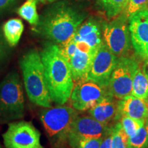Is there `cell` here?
<instances>
[{
  "label": "cell",
  "mask_w": 148,
  "mask_h": 148,
  "mask_svg": "<svg viewBox=\"0 0 148 148\" xmlns=\"http://www.w3.org/2000/svg\"><path fill=\"white\" fill-rule=\"evenodd\" d=\"M47 86L51 100L62 105L70 99L74 86L71 67L60 48L47 43L40 52Z\"/></svg>",
  "instance_id": "1"
},
{
  "label": "cell",
  "mask_w": 148,
  "mask_h": 148,
  "mask_svg": "<svg viewBox=\"0 0 148 148\" xmlns=\"http://www.w3.org/2000/svg\"><path fill=\"white\" fill-rule=\"evenodd\" d=\"M84 18V14L73 7L58 3L39 20L38 32L51 41L62 44L75 34Z\"/></svg>",
  "instance_id": "2"
},
{
  "label": "cell",
  "mask_w": 148,
  "mask_h": 148,
  "mask_svg": "<svg viewBox=\"0 0 148 148\" xmlns=\"http://www.w3.org/2000/svg\"><path fill=\"white\" fill-rule=\"evenodd\" d=\"M20 66L29 100L37 106L50 108L52 100L47 86L40 53L35 49L27 51L20 60Z\"/></svg>",
  "instance_id": "3"
},
{
  "label": "cell",
  "mask_w": 148,
  "mask_h": 148,
  "mask_svg": "<svg viewBox=\"0 0 148 148\" xmlns=\"http://www.w3.org/2000/svg\"><path fill=\"white\" fill-rule=\"evenodd\" d=\"M22 83L16 72H11L0 83V114L5 119H17L24 114Z\"/></svg>",
  "instance_id": "4"
},
{
  "label": "cell",
  "mask_w": 148,
  "mask_h": 148,
  "mask_svg": "<svg viewBox=\"0 0 148 148\" xmlns=\"http://www.w3.org/2000/svg\"><path fill=\"white\" fill-rule=\"evenodd\" d=\"M128 19L121 14L103 24V43L118 58L125 56L131 48Z\"/></svg>",
  "instance_id": "5"
},
{
  "label": "cell",
  "mask_w": 148,
  "mask_h": 148,
  "mask_svg": "<svg viewBox=\"0 0 148 148\" xmlns=\"http://www.w3.org/2000/svg\"><path fill=\"white\" fill-rule=\"evenodd\" d=\"M77 116L73 108L58 106L42 110L40 118L50 138H67L72 123Z\"/></svg>",
  "instance_id": "6"
},
{
  "label": "cell",
  "mask_w": 148,
  "mask_h": 148,
  "mask_svg": "<svg viewBox=\"0 0 148 148\" xmlns=\"http://www.w3.org/2000/svg\"><path fill=\"white\" fill-rule=\"evenodd\" d=\"M138 66L137 62L129 57L118 58L108 86L109 92L112 97L119 100L132 95L133 77Z\"/></svg>",
  "instance_id": "7"
},
{
  "label": "cell",
  "mask_w": 148,
  "mask_h": 148,
  "mask_svg": "<svg viewBox=\"0 0 148 148\" xmlns=\"http://www.w3.org/2000/svg\"><path fill=\"white\" fill-rule=\"evenodd\" d=\"M6 148H44L40 143V134L29 122L11 123L3 134Z\"/></svg>",
  "instance_id": "8"
},
{
  "label": "cell",
  "mask_w": 148,
  "mask_h": 148,
  "mask_svg": "<svg viewBox=\"0 0 148 148\" xmlns=\"http://www.w3.org/2000/svg\"><path fill=\"white\" fill-rule=\"evenodd\" d=\"M106 89L92 81H79L74 85L70 96L72 107L79 111L89 110L110 95Z\"/></svg>",
  "instance_id": "9"
},
{
  "label": "cell",
  "mask_w": 148,
  "mask_h": 148,
  "mask_svg": "<svg viewBox=\"0 0 148 148\" xmlns=\"http://www.w3.org/2000/svg\"><path fill=\"white\" fill-rule=\"evenodd\" d=\"M118 58L103 42L92 61L86 80L92 81L108 88L111 74L117 63Z\"/></svg>",
  "instance_id": "10"
},
{
  "label": "cell",
  "mask_w": 148,
  "mask_h": 148,
  "mask_svg": "<svg viewBox=\"0 0 148 148\" xmlns=\"http://www.w3.org/2000/svg\"><path fill=\"white\" fill-rule=\"evenodd\" d=\"M110 129L108 125L96 121L91 116H77L72 123L67 138L71 147L75 148L82 140L103 137Z\"/></svg>",
  "instance_id": "11"
},
{
  "label": "cell",
  "mask_w": 148,
  "mask_h": 148,
  "mask_svg": "<svg viewBox=\"0 0 148 148\" xmlns=\"http://www.w3.org/2000/svg\"><path fill=\"white\" fill-rule=\"evenodd\" d=\"M132 47L141 58L148 59V10L138 12L128 20Z\"/></svg>",
  "instance_id": "12"
},
{
  "label": "cell",
  "mask_w": 148,
  "mask_h": 148,
  "mask_svg": "<svg viewBox=\"0 0 148 148\" xmlns=\"http://www.w3.org/2000/svg\"><path fill=\"white\" fill-rule=\"evenodd\" d=\"M97 52L80 51L75 47V52L67 60L71 67L74 81L79 82V81L86 80L92 61Z\"/></svg>",
  "instance_id": "13"
},
{
  "label": "cell",
  "mask_w": 148,
  "mask_h": 148,
  "mask_svg": "<svg viewBox=\"0 0 148 148\" xmlns=\"http://www.w3.org/2000/svg\"><path fill=\"white\" fill-rule=\"evenodd\" d=\"M119 116L125 115L145 121L148 116V101L130 95L117 102Z\"/></svg>",
  "instance_id": "14"
},
{
  "label": "cell",
  "mask_w": 148,
  "mask_h": 148,
  "mask_svg": "<svg viewBox=\"0 0 148 148\" xmlns=\"http://www.w3.org/2000/svg\"><path fill=\"white\" fill-rule=\"evenodd\" d=\"M88 110L91 117L106 125L119 116L117 102L110 94Z\"/></svg>",
  "instance_id": "15"
},
{
  "label": "cell",
  "mask_w": 148,
  "mask_h": 148,
  "mask_svg": "<svg viewBox=\"0 0 148 148\" xmlns=\"http://www.w3.org/2000/svg\"><path fill=\"white\" fill-rule=\"evenodd\" d=\"M73 36L76 38L88 42L95 49H99L103 43L99 25L92 20L81 24Z\"/></svg>",
  "instance_id": "16"
},
{
  "label": "cell",
  "mask_w": 148,
  "mask_h": 148,
  "mask_svg": "<svg viewBox=\"0 0 148 148\" xmlns=\"http://www.w3.org/2000/svg\"><path fill=\"white\" fill-rule=\"evenodd\" d=\"M24 25L19 18H11L3 25V32L9 45L14 47L18 44L22 34Z\"/></svg>",
  "instance_id": "17"
},
{
  "label": "cell",
  "mask_w": 148,
  "mask_h": 148,
  "mask_svg": "<svg viewBox=\"0 0 148 148\" xmlns=\"http://www.w3.org/2000/svg\"><path fill=\"white\" fill-rule=\"evenodd\" d=\"M132 95L148 100V76L139 66L135 70L133 77Z\"/></svg>",
  "instance_id": "18"
},
{
  "label": "cell",
  "mask_w": 148,
  "mask_h": 148,
  "mask_svg": "<svg viewBox=\"0 0 148 148\" xmlns=\"http://www.w3.org/2000/svg\"><path fill=\"white\" fill-rule=\"evenodd\" d=\"M37 0H27L18 9V15L32 25H37L39 22V16L37 13Z\"/></svg>",
  "instance_id": "19"
},
{
  "label": "cell",
  "mask_w": 148,
  "mask_h": 148,
  "mask_svg": "<svg viewBox=\"0 0 148 148\" xmlns=\"http://www.w3.org/2000/svg\"><path fill=\"white\" fill-rule=\"evenodd\" d=\"M97 1L110 18L123 13L127 3V0H97Z\"/></svg>",
  "instance_id": "20"
},
{
  "label": "cell",
  "mask_w": 148,
  "mask_h": 148,
  "mask_svg": "<svg viewBox=\"0 0 148 148\" xmlns=\"http://www.w3.org/2000/svg\"><path fill=\"white\" fill-rule=\"evenodd\" d=\"M112 130V148H129L128 136L123 130L121 123H116Z\"/></svg>",
  "instance_id": "21"
},
{
  "label": "cell",
  "mask_w": 148,
  "mask_h": 148,
  "mask_svg": "<svg viewBox=\"0 0 148 148\" xmlns=\"http://www.w3.org/2000/svg\"><path fill=\"white\" fill-rule=\"evenodd\" d=\"M129 148H147L148 134L145 125L128 137Z\"/></svg>",
  "instance_id": "22"
},
{
  "label": "cell",
  "mask_w": 148,
  "mask_h": 148,
  "mask_svg": "<svg viewBox=\"0 0 148 148\" xmlns=\"http://www.w3.org/2000/svg\"><path fill=\"white\" fill-rule=\"evenodd\" d=\"M148 10V0H127L123 15L129 20L133 15L138 12Z\"/></svg>",
  "instance_id": "23"
},
{
  "label": "cell",
  "mask_w": 148,
  "mask_h": 148,
  "mask_svg": "<svg viewBox=\"0 0 148 148\" xmlns=\"http://www.w3.org/2000/svg\"><path fill=\"white\" fill-rule=\"evenodd\" d=\"M120 123L129 137L130 136L134 134L140 127L145 125V121L135 119L130 116L122 115Z\"/></svg>",
  "instance_id": "24"
},
{
  "label": "cell",
  "mask_w": 148,
  "mask_h": 148,
  "mask_svg": "<svg viewBox=\"0 0 148 148\" xmlns=\"http://www.w3.org/2000/svg\"><path fill=\"white\" fill-rule=\"evenodd\" d=\"M103 137L88 138L82 140L78 143L77 148H99Z\"/></svg>",
  "instance_id": "25"
},
{
  "label": "cell",
  "mask_w": 148,
  "mask_h": 148,
  "mask_svg": "<svg viewBox=\"0 0 148 148\" xmlns=\"http://www.w3.org/2000/svg\"><path fill=\"white\" fill-rule=\"evenodd\" d=\"M99 148H112V130L105 135Z\"/></svg>",
  "instance_id": "26"
},
{
  "label": "cell",
  "mask_w": 148,
  "mask_h": 148,
  "mask_svg": "<svg viewBox=\"0 0 148 148\" xmlns=\"http://www.w3.org/2000/svg\"><path fill=\"white\" fill-rule=\"evenodd\" d=\"M14 1L15 0H0V12L10 6Z\"/></svg>",
  "instance_id": "27"
},
{
  "label": "cell",
  "mask_w": 148,
  "mask_h": 148,
  "mask_svg": "<svg viewBox=\"0 0 148 148\" xmlns=\"http://www.w3.org/2000/svg\"><path fill=\"white\" fill-rule=\"evenodd\" d=\"M3 55V46H2V42H1V35H0V61L1 60Z\"/></svg>",
  "instance_id": "28"
},
{
  "label": "cell",
  "mask_w": 148,
  "mask_h": 148,
  "mask_svg": "<svg viewBox=\"0 0 148 148\" xmlns=\"http://www.w3.org/2000/svg\"><path fill=\"white\" fill-rule=\"evenodd\" d=\"M143 69L144 72H145V73L147 74V76H148V59L146 60V62H145V64H144Z\"/></svg>",
  "instance_id": "29"
},
{
  "label": "cell",
  "mask_w": 148,
  "mask_h": 148,
  "mask_svg": "<svg viewBox=\"0 0 148 148\" xmlns=\"http://www.w3.org/2000/svg\"><path fill=\"white\" fill-rule=\"evenodd\" d=\"M145 127L146 130H147V134H148V116L145 120Z\"/></svg>",
  "instance_id": "30"
},
{
  "label": "cell",
  "mask_w": 148,
  "mask_h": 148,
  "mask_svg": "<svg viewBox=\"0 0 148 148\" xmlns=\"http://www.w3.org/2000/svg\"><path fill=\"white\" fill-rule=\"evenodd\" d=\"M37 1H39L40 2H53L56 0H37Z\"/></svg>",
  "instance_id": "31"
},
{
  "label": "cell",
  "mask_w": 148,
  "mask_h": 148,
  "mask_svg": "<svg viewBox=\"0 0 148 148\" xmlns=\"http://www.w3.org/2000/svg\"><path fill=\"white\" fill-rule=\"evenodd\" d=\"M0 148H1V145H0Z\"/></svg>",
  "instance_id": "32"
},
{
  "label": "cell",
  "mask_w": 148,
  "mask_h": 148,
  "mask_svg": "<svg viewBox=\"0 0 148 148\" xmlns=\"http://www.w3.org/2000/svg\"><path fill=\"white\" fill-rule=\"evenodd\" d=\"M147 101H148V100H147Z\"/></svg>",
  "instance_id": "33"
}]
</instances>
